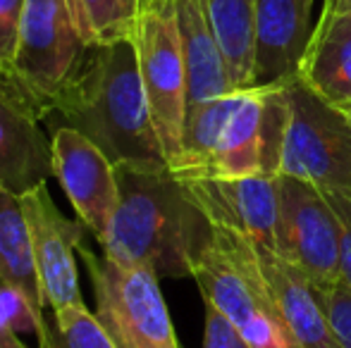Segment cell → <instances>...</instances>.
Wrapping results in <instances>:
<instances>
[{
    "label": "cell",
    "mask_w": 351,
    "mask_h": 348,
    "mask_svg": "<svg viewBox=\"0 0 351 348\" xmlns=\"http://www.w3.org/2000/svg\"><path fill=\"white\" fill-rule=\"evenodd\" d=\"M143 3H146V0H143Z\"/></svg>",
    "instance_id": "30"
},
{
    "label": "cell",
    "mask_w": 351,
    "mask_h": 348,
    "mask_svg": "<svg viewBox=\"0 0 351 348\" xmlns=\"http://www.w3.org/2000/svg\"><path fill=\"white\" fill-rule=\"evenodd\" d=\"M53 176L86 224L91 237L103 243L117 208V174L106 153L82 131L58 124L51 134Z\"/></svg>",
    "instance_id": "10"
},
{
    "label": "cell",
    "mask_w": 351,
    "mask_h": 348,
    "mask_svg": "<svg viewBox=\"0 0 351 348\" xmlns=\"http://www.w3.org/2000/svg\"><path fill=\"white\" fill-rule=\"evenodd\" d=\"M285 93L289 115L280 174L308 181L323 193L351 196V117L299 77L287 81Z\"/></svg>",
    "instance_id": "5"
},
{
    "label": "cell",
    "mask_w": 351,
    "mask_h": 348,
    "mask_svg": "<svg viewBox=\"0 0 351 348\" xmlns=\"http://www.w3.org/2000/svg\"><path fill=\"white\" fill-rule=\"evenodd\" d=\"M0 348H27V346L17 339V334L5 332V334H0Z\"/></svg>",
    "instance_id": "27"
},
{
    "label": "cell",
    "mask_w": 351,
    "mask_h": 348,
    "mask_svg": "<svg viewBox=\"0 0 351 348\" xmlns=\"http://www.w3.org/2000/svg\"><path fill=\"white\" fill-rule=\"evenodd\" d=\"M201 348H251L241 339V334L215 310L206 306V327H204V346Z\"/></svg>",
    "instance_id": "25"
},
{
    "label": "cell",
    "mask_w": 351,
    "mask_h": 348,
    "mask_svg": "<svg viewBox=\"0 0 351 348\" xmlns=\"http://www.w3.org/2000/svg\"><path fill=\"white\" fill-rule=\"evenodd\" d=\"M117 208L103 239V256L143 265L158 277H194L213 241V222L189 186L170 168L117 163Z\"/></svg>",
    "instance_id": "1"
},
{
    "label": "cell",
    "mask_w": 351,
    "mask_h": 348,
    "mask_svg": "<svg viewBox=\"0 0 351 348\" xmlns=\"http://www.w3.org/2000/svg\"><path fill=\"white\" fill-rule=\"evenodd\" d=\"M227 75L237 91L254 88L256 0H204Z\"/></svg>",
    "instance_id": "18"
},
{
    "label": "cell",
    "mask_w": 351,
    "mask_h": 348,
    "mask_svg": "<svg viewBox=\"0 0 351 348\" xmlns=\"http://www.w3.org/2000/svg\"><path fill=\"white\" fill-rule=\"evenodd\" d=\"M186 62V110L237 91L213 34L204 0H175Z\"/></svg>",
    "instance_id": "16"
},
{
    "label": "cell",
    "mask_w": 351,
    "mask_h": 348,
    "mask_svg": "<svg viewBox=\"0 0 351 348\" xmlns=\"http://www.w3.org/2000/svg\"><path fill=\"white\" fill-rule=\"evenodd\" d=\"M278 186V253L299 267L318 291L335 286L342 263V222L337 210L328 193L308 181L280 174Z\"/></svg>",
    "instance_id": "8"
},
{
    "label": "cell",
    "mask_w": 351,
    "mask_h": 348,
    "mask_svg": "<svg viewBox=\"0 0 351 348\" xmlns=\"http://www.w3.org/2000/svg\"><path fill=\"white\" fill-rule=\"evenodd\" d=\"M53 112L91 139L112 165L170 168L143 88L134 38L88 48Z\"/></svg>",
    "instance_id": "2"
},
{
    "label": "cell",
    "mask_w": 351,
    "mask_h": 348,
    "mask_svg": "<svg viewBox=\"0 0 351 348\" xmlns=\"http://www.w3.org/2000/svg\"><path fill=\"white\" fill-rule=\"evenodd\" d=\"M27 0H0V81H8Z\"/></svg>",
    "instance_id": "24"
},
{
    "label": "cell",
    "mask_w": 351,
    "mask_h": 348,
    "mask_svg": "<svg viewBox=\"0 0 351 348\" xmlns=\"http://www.w3.org/2000/svg\"><path fill=\"white\" fill-rule=\"evenodd\" d=\"M38 348H117L96 312L86 306L65 312H53V325L46 336L38 339Z\"/></svg>",
    "instance_id": "21"
},
{
    "label": "cell",
    "mask_w": 351,
    "mask_h": 348,
    "mask_svg": "<svg viewBox=\"0 0 351 348\" xmlns=\"http://www.w3.org/2000/svg\"><path fill=\"white\" fill-rule=\"evenodd\" d=\"M342 222V263H339V279L351 289V196L328 193Z\"/></svg>",
    "instance_id": "26"
},
{
    "label": "cell",
    "mask_w": 351,
    "mask_h": 348,
    "mask_svg": "<svg viewBox=\"0 0 351 348\" xmlns=\"http://www.w3.org/2000/svg\"><path fill=\"white\" fill-rule=\"evenodd\" d=\"M191 279L206 306L215 308L251 348H299L265 284L258 248L244 234L213 224V241Z\"/></svg>",
    "instance_id": "3"
},
{
    "label": "cell",
    "mask_w": 351,
    "mask_h": 348,
    "mask_svg": "<svg viewBox=\"0 0 351 348\" xmlns=\"http://www.w3.org/2000/svg\"><path fill=\"white\" fill-rule=\"evenodd\" d=\"M41 120L17 88L0 81V189L22 196L53 176V148Z\"/></svg>",
    "instance_id": "13"
},
{
    "label": "cell",
    "mask_w": 351,
    "mask_h": 348,
    "mask_svg": "<svg viewBox=\"0 0 351 348\" xmlns=\"http://www.w3.org/2000/svg\"><path fill=\"white\" fill-rule=\"evenodd\" d=\"M318 296L332 327L337 348H351V289L339 279L335 286L318 291Z\"/></svg>",
    "instance_id": "23"
},
{
    "label": "cell",
    "mask_w": 351,
    "mask_h": 348,
    "mask_svg": "<svg viewBox=\"0 0 351 348\" xmlns=\"http://www.w3.org/2000/svg\"><path fill=\"white\" fill-rule=\"evenodd\" d=\"M261 269L287 330L299 348H337L332 327L315 286L278 251L258 248Z\"/></svg>",
    "instance_id": "15"
},
{
    "label": "cell",
    "mask_w": 351,
    "mask_h": 348,
    "mask_svg": "<svg viewBox=\"0 0 351 348\" xmlns=\"http://www.w3.org/2000/svg\"><path fill=\"white\" fill-rule=\"evenodd\" d=\"M339 5H342V8L351 14V0H339Z\"/></svg>",
    "instance_id": "28"
},
{
    "label": "cell",
    "mask_w": 351,
    "mask_h": 348,
    "mask_svg": "<svg viewBox=\"0 0 351 348\" xmlns=\"http://www.w3.org/2000/svg\"><path fill=\"white\" fill-rule=\"evenodd\" d=\"M36 334L43 339L48 325L43 320V310H38L32 298L10 284H0V334Z\"/></svg>",
    "instance_id": "22"
},
{
    "label": "cell",
    "mask_w": 351,
    "mask_h": 348,
    "mask_svg": "<svg viewBox=\"0 0 351 348\" xmlns=\"http://www.w3.org/2000/svg\"><path fill=\"white\" fill-rule=\"evenodd\" d=\"M296 77L332 105L351 103V14L339 0H323Z\"/></svg>",
    "instance_id": "14"
},
{
    "label": "cell",
    "mask_w": 351,
    "mask_h": 348,
    "mask_svg": "<svg viewBox=\"0 0 351 348\" xmlns=\"http://www.w3.org/2000/svg\"><path fill=\"white\" fill-rule=\"evenodd\" d=\"M74 17L88 46H108L134 36L143 0H72Z\"/></svg>",
    "instance_id": "20"
},
{
    "label": "cell",
    "mask_w": 351,
    "mask_h": 348,
    "mask_svg": "<svg viewBox=\"0 0 351 348\" xmlns=\"http://www.w3.org/2000/svg\"><path fill=\"white\" fill-rule=\"evenodd\" d=\"M263 93L244 88L204 174L196 179H237L263 172Z\"/></svg>",
    "instance_id": "17"
},
{
    "label": "cell",
    "mask_w": 351,
    "mask_h": 348,
    "mask_svg": "<svg viewBox=\"0 0 351 348\" xmlns=\"http://www.w3.org/2000/svg\"><path fill=\"white\" fill-rule=\"evenodd\" d=\"M132 38L153 122L172 170L182 155L186 122V62L175 0H146Z\"/></svg>",
    "instance_id": "7"
},
{
    "label": "cell",
    "mask_w": 351,
    "mask_h": 348,
    "mask_svg": "<svg viewBox=\"0 0 351 348\" xmlns=\"http://www.w3.org/2000/svg\"><path fill=\"white\" fill-rule=\"evenodd\" d=\"M315 0H256L254 88L285 86L299 75L315 22Z\"/></svg>",
    "instance_id": "12"
},
{
    "label": "cell",
    "mask_w": 351,
    "mask_h": 348,
    "mask_svg": "<svg viewBox=\"0 0 351 348\" xmlns=\"http://www.w3.org/2000/svg\"><path fill=\"white\" fill-rule=\"evenodd\" d=\"M194 200L217 227L234 229L256 248L278 251L280 186L273 174H249L237 179H182Z\"/></svg>",
    "instance_id": "11"
},
{
    "label": "cell",
    "mask_w": 351,
    "mask_h": 348,
    "mask_svg": "<svg viewBox=\"0 0 351 348\" xmlns=\"http://www.w3.org/2000/svg\"><path fill=\"white\" fill-rule=\"evenodd\" d=\"M342 110H344V112H347V115L351 117V103H349V105H344V107H342Z\"/></svg>",
    "instance_id": "29"
},
{
    "label": "cell",
    "mask_w": 351,
    "mask_h": 348,
    "mask_svg": "<svg viewBox=\"0 0 351 348\" xmlns=\"http://www.w3.org/2000/svg\"><path fill=\"white\" fill-rule=\"evenodd\" d=\"M79 258L91 274L96 317L117 348H180L158 274L143 265L96 256L86 241Z\"/></svg>",
    "instance_id": "6"
},
{
    "label": "cell",
    "mask_w": 351,
    "mask_h": 348,
    "mask_svg": "<svg viewBox=\"0 0 351 348\" xmlns=\"http://www.w3.org/2000/svg\"><path fill=\"white\" fill-rule=\"evenodd\" d=\"M22 205L32 232L34 263H36L43 303L53 312L86 306L82 298L77 267L79 246L86 241V237H91L86 224L60 213L48 191V184L22 193Z\"/></svg>",
    "instance_id": "9"
},
{
    "label": "cell",
    "mask_w": 351,
    "mask_h": 348,
    "mask_svg": "<svg viewBox=\"0 0 351 348\" xmlns=\"http://www.w3.org/2000/svg\"><path fill=\"white\" fill-rule=\"evenodd\" d=\"M0 284L24 291L38 310L46 308L22 196L8 189H0Z\"/></svg>",
    "instance_id": "19"
},
{
    "label": "cell",
    "mask_w": 351,
    "mask_h": 348,
    "mask_svg": "<svg viewBox=\"0 0 351 348\" xmlns=\"http://www.w3.org/2000/svg\"><path fill=\"white\" fill-rule=\"evenodd\" d=\"M88 48L72 0H27L8 84L46 120L72 84Z\"/></svg>",
    "instance_id": "4"
}]
</instances>
